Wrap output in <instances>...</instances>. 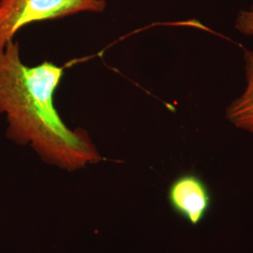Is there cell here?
Here are the masks:
<instances>
[{
    "label": "cell",
    "instance_id": "obj_2",
    "mask_svg": "<svg viewBox=\"0 0 253 253\" xmlns=\"http://www.w3.org/2000/svg\"><path fill=\"white\" fill-rule=\"evenodd\" d=\"M105 8V0H0V46L32 23L82 12L100 13Z\"/></svg>",
    "mask_w": 253,
    "mask_h": 253
},
{
    "label": "cell",
    "instance_id": "obj_3",
    "mask_svg": "<svg viewBox=\"0 0 253 253\" xmlns=\"http://www.w3.org/2000/svg\"><path fill=\"white\" fill-rule=\"evenodd\" d=\"M167 200L172 212L193 226L206 219L214 204L208 183L192 172L182 173L171 182Z\"/></svg>",
    "mask_w": 253,
    "mask_h": 253
},
{
    "label": "cell",
    "instance_id": "obj_4",
    "mask_svg": "<svg viewBox=\"0 0 253 253\" xmlns=\"http://www.w3.org/2000/svg\"><path fill=\"white\" fill-rule=\"evenodd\" d=\"M235 28L245 36H253V8L238 12ZM244 51L246 85L243 93L226 110V118L237 128L253 134V50Z\"/></svg>",
    "mask_w": 253,
    "mask_h": 253
},
{
    "label": "cell",
    "instance_id": "obj_1",
    "mask_svg": "<svg viewBox=\"0 0 253 253\" xmlns=\"http://www.w3.org/2000/svg\"><path fill=\"white\" fill-rule=\"evenodd\" d=\"M65 68L51 61L27 66L20 46H0V114L9 139L30 145L45 162L73 171L102 160L84 130L71 129L54 107V96Z\"/></svg>",
    "mask_w": 253,
    "mask_h": 253
}]
</instances>
